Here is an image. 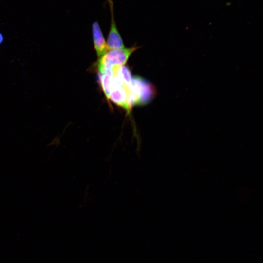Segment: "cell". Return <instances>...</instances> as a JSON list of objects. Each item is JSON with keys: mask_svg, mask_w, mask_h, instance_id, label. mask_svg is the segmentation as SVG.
Listing matches in <instances>:
<instances>
[{"mask_svg": "<svg viewBox=\"0 0 263 263\" xmlns=\"http://www.w3.org/2000/svg\"><path fill=\"white\" fill-rule=\"evenodd\" d=\"M127 88L128 104L131 109L134 106L149 103L153 99L156 92L152 84L138 76L133 77L131 84Z\"/></svg>", "mask_w": 263, "mask_h": 263, "instance_id": "1", "label": "cell"}, {"mask_svg": "<svg viewBox=\"0 0 263 263\" xmlns=\"http://www.w3.org/2000/svg\"><path fill=\"white\" fill-rule=\"evenodd\" d=\"M138 48L135 45L129 48L108 50L98 59L97 68L99 73L101 74L107 70L124 65L131 55Z\"/></svg>", "mask_w": 263, "mask_h": 263, "instance_id": "2", "label": "cell"}, {"mask_svg": "<svg viewBox=\"0 0 263 263\" xmlns=\"http://www.w3.org/2000/svg\"><path fill=\"white\" fill-rule=\"evenodd\" d=\"M109 100L124 109L127 113H130L131 109L128 104L127 88L113 75L109 95Z\"/></svg>", "mask_w": 263, "mask_h": 263, "instance_id": "3", "label": "cell"}, {"mask_svg": "<svg viewBox=\"0 0 263 263\" xmlns=\"http://www.w3.org/2000/svg\"><path fill=\"white\" fill-rule=\"evenodd\" d=\"M108 3L111 14V25L106 43L107 47L109 50L124 48V43L115 20L113 2L112 0H108Z\"/></svg>", "mask_w": 263, "mask_h": 263, "instance_id": "4", "label": "cell"}, {"mask_svg": "<svg viewBox=\"0 0 263 263\" xmlns=\"http://www.w3.org/2000/svg\"><path fill=\"white\" fill-rule=\"evenodd\" d=\"M92 32L94 47L99 58L104 55L109 49L97 21H94L92 23Z\"/></svg>", "mask_w": 263, "mask_h": 263, "instance_id": "5", "label": "cell"}, {"mask_svg": "<svg viewBox=\"0 0 263 263\" xmlns=\"http://www.w3.org/2000/svg\"><path fill=\"white\" fill-rule=\"evenodd\" d=\"M112 70L113 75L124 85L127 87L130 86L133 77L129 68L124 65L115 67Z\"/></svg>", "mask_w": 263, "mask_h": 263, "instance_id": "6", "label": "cell"}, {"mask_svg": "<svg viewBox=\"0 0 263 263\" xmlns=\"http://www.w3.org/2000/svg\"><path fill=\"white\" fill-rule=\"evenodd\" d=\"M113 76V70H109L99 74V82L105 96L109 101L110 90Z\"/></svg>", "mask_w": 263, "mask_h": 263, "instance_id": "7", "label": "cell"}, {"mask_svg": "<svg viewBox=\"0 0 263 263\" xmlns=\"http://www.w3.org/2000/svg\"><path fill=\"white\" fill-rule=\"evenodd\" d=\"M4 40V38L2 34L0 32V45L1 44Z\"/></svg>", "mask_w": 263, "mask_h": 263, "instance_id": "8", "label": "cell"}]
</instances>
